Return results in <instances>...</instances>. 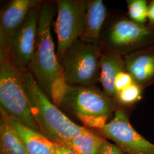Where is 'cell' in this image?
Here are the masks:
<instances>
[{
    "label": "cell",
    "mask_w": 154,
    "mask_h": 154,
    "mask_svg": "<svg viewBox=\"0 0 154 154\" xmlns=\"http://www.w3.org/2000/svg\"><path fill=\"white\" fill-rule=\"evenodd\" d=\"M100 42L102 50L125 57L154 46V26L138 23L126 17L119 18L102 30Z\"/></svg>",
    "instance_id": "obj_5"
},
{
    "label": "cell",
    "mask_w": 154,
    "mask_h": 154,
    "mask_svg": "<svg viewBox=\"0 0 154 154\" xmlns=\"http://www.w3.org/2000/svg\"><path fill=\"white\" fill-rule=\"evenodd\" d=\"M127 154H154V144L139 134L131 125L126 111L116 108L113 118L100 130Z\"/></svg>",
    "instance_id": "obj_8"
},
{
    "label": "cell",
    "mask_w": 154,
    "mask_h": 154,
    "mask_svg": "<svg viewBox=\"0 0 154 154\" xmlns=\"http://www.w3.org/2000/svg\"><path fill=\"white\" fill-rule=\"evenodd\" d=\"M124 57L109 51H103L100 61V79L103 91L114 99L116 93L114 81L119 72L125 70Z\"/></svg>",
    "instance_id": "obj_14"
},
{
    "label": "cell",
    "mask_w": 154,
    "mask_h": 154,
    "mask_svg": "<svg viewBox=\"0 0 154 154\" xmlns=\"http://www.w3.org/2000/svg\"><path fill=\"white\" fill-rule=\"evenodd\" d=\"M128 14L133 21L146 24L148 20V3L146 0H127Z\"/></svg>",
    "instance_id": "obj_18"
},
{
    "label": "cell",
    "mask_w": 154,
    "mask_h": 154,
    "mask_svg": "<svg viewBox=\"0 0 154 154\" xmlns=\"http://www.w3.org/2000/svg\"><path fill=\"white\" fill-rule=\"evenodd\" d=\"M41 0H12L2 8L0 13V57H11L14 38L30 11Z\"/></svg>",
    "instance_id": "obj_9"
},
{
    "label": "cell",
    "mask_w": 154,
    "mask_h": 154,
    "mask_svg": "<svg viewBox=\"0 0 154 154\" xmlns=\"http://www.w3.org/2000/svg\"><path fill=\"white\" fill-rule=\"evenodd\" d=\"M134 82V81L132 76L126 70L119 72L116 75L114 81L116 94Z\"/></svg>",
    "instance_id": "obj_19"
},
{
    "label": "cell",
    "mask_w": 154,
    "mask_h": 154,
    "mask_svg": "<svg viewBox=\"0 0 154 154\" xmlns=\"http://www.w3.org/2000/svg\"><path fill=\"white\" fill-rule=\"evenodd\" d=\"M0 109L6 114L39 131L23 86L22 72L11 57H0Z\"/></svg>",
    "instance_id": "obj_3"
},
{
    "label": "cell",
    "mask_w": 154,
    "mask_h": 154,
    "mask_svg": "<svg viewBox=\"0 0 154 154\" xmlns=\"http://www.w3.org/2000/svg\"><path fill=\"white\" fill-rule=\"evenodd\" d=\"M41 4L30 11L13 43L11 60L21 71L28 69L35 52Z\"/></svg>",
    "instance_id": "obj_10"
},
{
    "label": "cell",
    "mask_w": 154,
    "mask_h": 154,
    "mask_svg": "<svg viewBox=\"0 0 154 154\" xmlns=\"http://www.w3.org/2000/svg\"><path fill=\"white\" fill-rule=\"evenodd\" d=\"M0 154H29L22 139L0 109Z\"/></svg>",
    "instance_id": "obj_15"
},
{
    "label": "cell",
    "mask_w": 154,
    "mask_h": 154,
    "mask_svg": "<svg viewBox=\"0 0 154 154\" xmlns=\"http://www.w3.org/2000/svg\"><path fill=\"white\" fill-rule=\"evenodd\" d=\"M22 81L33 117L39 131L55 144L64 146L78 135L90 132L70 120L39 87L28 69L21 71Z\"/></svg>",
    "instance_id": "obj_2"
},
{
    "label": "cell",
    "mask_w": 154,
    "mask_h": 154,
    "mask_svg": "<svg viewBox=\"0 0 154 154\" xmlns=\"http://www.w3.org/2000/svg\"><path fill=\"white\" fill-rule=\"evenodd\" d=\"M102 52L100 45L76 40L66 50L60 63L65 84L90 86L99 82Z\"/></svg>",
    "instance_id": "obj_4"
},
{
    "label": "cell",
    "mask_w": 154,
    "mask_h": 154,
    "mask_svg": "<svg viewBox=\"0 0 154 154\" xmlns=\"http://www.w3.org/2000/svg\"><path fill=\"white\" fill-rule=\"evenodd\" d=\"M88 0L56 1L54 24L58 46L57 57L61 61L67 49L82 34Z\"/></svg>",
    "instance_id": "obj_7"
},
{
    "label": "cell",
    "mask_w": 154,
    "mask_h": 154,
    "mask_svg": "<svg viewBox=\"0 0 154 154\" xmlns=\"http://www.w3.org/2000/svg\"><path fill=\"white\" fill-rule=\"evenodd\" d=\"M54 154H78L65 146L58 145Z\"/></svg>",
    "instance_id": "obj_22"
},
{
    "label": "cell",
    "mask_w": 154,
    "mask_h": 154,
    "mask_svg": "<svg viewBox=\"0 0 154 154\" xmlns=\"http://www.w3.org/2000/svg\"><path fill=\"white\" fill-rule=\"evenodd\" d=\"M107 14L106 7L102 0H88L83 31L80 39L101 46V34Z\"/></svg>",
    "instance_id": "obj_13"
},
{
    "label": "cell",
    "mask_w": 154,
    "mask_h": 154,
    "mask_svg": "<svg viewBox=\"0 0 154 154\" xmlns=\"http://www.w3.org/2000/svg\"><path fill=\"white\" fill-rule=\"evenodd\" d=\"M103 138L91 131L72 138L63 146L78 154H100Z\"/></svg>",
    "instance_id": "obj_16"
},
{
    "label": "cell",
    "mask_w": 154,
    "mask_h": 154,
    "mask_svg": "<svg viewBox=\"0 0 154 154\" xmlns=\"http://www.w3.org/2000/svg\"><path fill=\"white\" fill-rule=\"evenodd\" d=\"M57 106L69 110L77 116L109 119L116 109L114 99L95 86L68 85L62 88Z\"/></svg>",
    "instance_id": "obj_6"
},
{
    "label": "cell",
    "mask_w": 154,
    "mask_h": 154,
    "mask_svg": "<svg viewBox=\"0 0 154 154\" xmlns=\"http://www.w3.org/2000/svg\"><path fill=\"white\" fill-rule=\"evenodd\" d=\"M100 154H127L119 149L115 144L110 143L103 137L101 143Z\"/></svg>",
    "instance_id": "obj_20"
},
{
    "label": "cell",
    "mask_w": 154,
    "mask_h": 154,
    "mask_svg": "<svg viewBox=\"0 0 154 154\" xmlns=\"http://www.w3.org/2000/svg\"><path fill=\"white\" fill-rule=\"evenodd\" d=\"M124 57L125 68L134 82L144 89L154 83V46L134 51Z\"/></svg>",
    "instance_id": "obj_11"
},
{
    "label": "cell",
    "mask_w": 154,
    "mask_h": 154,
    "mask_svg": "<svg viewBox=\"0 0 154 154\" xmlns=\"http://www.w3.org/2000/svg\"><path fill=\"white\" fill-rule=\"evenodd\" d=\"M147 18L149 24L154 26V0L151 1L148 5Z\"/></svg>",
    "instance_id": "obj_21"
},
{
    "label": "cell",
    "mask_w": 154,
    "mask_h": 154,
    "mask_svg": "<svg viewBox=\"0 0 154 154\" xmlns=\"http://www.w3.org/2000/svg\"><path fill=\"white\" fill-rule=\"evenodd\" d=\"M143 88L137 83H132L116 94V105L123 107H131L142 99Z\"/></svg>",
    "instance_id": "obj_17"
},
{
    "label": "cell",
    "mask_w": 154,
    "mask_h": 154,
    "mask_svg": "<svg viewBox=\"0 0 154 154\" xmlns=\"http://www.w3.org/2000/svg\"><path fill=\"white\" fill-rule=\"evenodd\" d=\"M4 113L22 139L28 154H55L58 144L51 141L41 132L23 124L5 112Z\"/></svg>",
    "instance_id": "obj_12"
},
{
    "label": "cell",
    "mask_w": 154,
    "mask_h": 154,
    "mask_svg": "<svg viewBox=\"0 0 154 154\" xmlns=\"http://www.w3.org/2000/svg\"><path fill=\"white\" fill-rule=\"evenodd\" d=\"M56 10L54 2H42L39 13L35 49L28 67L39 87L50 99L65 83L51 32Z\"/></svg>",
    "instance_id": "obj_1"
}]
</instances>
